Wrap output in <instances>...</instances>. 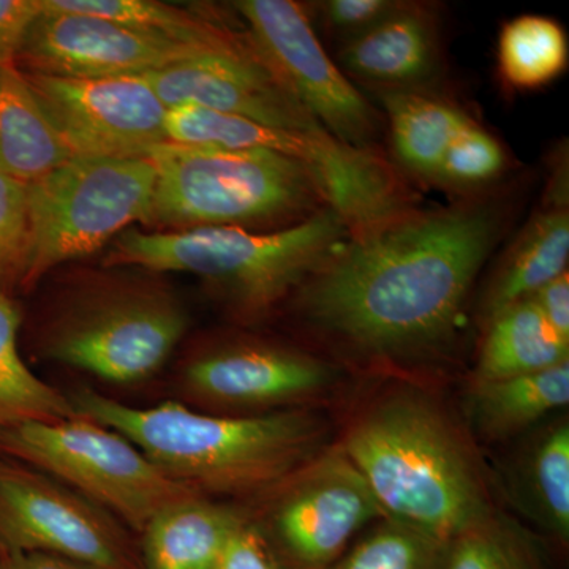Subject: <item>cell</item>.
Wrapping results in <instances>:
<instances>
[{"instance_id": "1", "label": "cell", "mask_w": 569, "mask_h": 569, "mask_svg": "<svg viewBox=\"0 0 569 569\" xmlns=\"http://www.w3.org/2000/svg\"><path fill=\"white\" fill-rule=\"evenodd\" d=\"M511 190L411 208L348 234L291 296L307 329L359 361L448 353L486 261L518 212Z\"/></svg>"}, {"instance_id": "2", "label": "cell", "mask_w": 569, "mask_h": 569, "mask_svg": "<svg viewBox=\"0 0 569 569\" xmlns=\"http://www.w3.org/2000/svg\"><path fill=\"white\" fill-rule=\"evenodd\" d=\"M70 400L78 417L129 438L168 477L203 496L276 489L323 451L328 436L325 419L301 407L236 417L178 402L130 407L91 389Z\"/></svg>"}, {"instance_id": "3", "label": "cell", "mask_w": 569, "mask_h": 569, "mask_svg": "<svg viewBox=\"0 0 569 569\" xmlns=\"http://www.w3.org/2000/svg\"><path fill=\"white\" fill-rule=\"evenodd\" d=\"M340 447L387 518L441 541L496 511L462 430L418 389H397L362 408Z\"/></svg>"}, {"instance_id": "4", "label": "cell", "mask_w": 569, "mask_h": 569, "mask_svg": "<svg viewBox=\"0 0 569 569\" xmlns=\"http://www.w3.org/2000/svg\"><path fill=\"white\" fill-rule=\"evenodd\" d=\"M348 234L332 209L277 231L203 227L142 233L129 228L112 241L104 266L200 277L234 316L260 320L291 299Z\"/></svg>"}, {"instance_id": "5", "label": "cell", "mask_w": 569, "mask_h": 569, "mask_svg": "<svg viewBox=\"0 0 569 569\" xmlns=\"http://www.w3.org/2000/svg\"><path fill=\"white\" fill-rule=\"evenodd\" d=\"M149 157L156 187L148 224L277 231L331 209L312 171L283 153L164 144Z\"/></svg>"}, {"instance_id": "6", "label": "cell", "mask_w": 569, "mask_h": 569, "mask_svg": "<svg viewBox=\"0 0 569 569\" xmlns=\"http://www.w3.org/2000/svg\"><path fill=\"white\" fill-rule=\"evenodd\" d=\"M189 328L168 288L146 280H103L52 313L41 350L61 365L112 383H137L167 362Z\"/></svg>"}, {"instance_id": "7", "label": "cell", "mask_w": 569, "mask_h": 569, "mask_svg": "<svg viewBox=\"0 0 569 569\" xmlns=\"http://www.w3.org/2000/svg\"><path fill=\"white\" fill-rule=\"evenodd\" d=\"M156 164L151 157L74 156L29 183V252L21 284L114 241L133 222L149 223Z\"/></svg>"}, {"instance_id": "8", "label": "cell", "mask_w": 569, "mask_h": 569, "mask_svg": "<svg viewBox=\"0 0 569 569\" xmlns=\"http://www.w3.org/2000/svg\"><path fill=\"white\" fill-rule=\"evenodd\" d=\"M0 449L140 533L162 509L203 496L168 477L129 438L80 417L7 427L0 430Z\"/></svg>"}, {"instance_id": "9", "label": "cell", "mask_w": 569, "mask_h": 569, "mask_svg": "<svg viewBox=\"0 0 569 569\" xmlns=\"http://www.w3.org/2000/svg\"><path fill=\"white\" fill-rule=\"evenodd\" d=\"M234 9L258 50L332 137L353 148H378L383 116L329 58L307 7L293 0H239Z\"/></svg>"}, {"instance_id": "10", "label": "cell", "mask_w": 569, "mask_h": 569, "mask_svg": "<svg viewBox=\"0 0 569 569\" xmlns=\"http://www.w3.org/2000/svg\"><path fill=\"white\" fill-rule=\"evenodd\" d=\"M0 546L92 569H138L118 519L58 479L0 460Z\"/></svg>"}, {"instance_id": "11", "label": "cell", "mask_w": 569, "mask_h": 569, "mask_svg": "<svg viewBox=\"0 0 569 569\" xmlns=\"http://www.w3.org/2000/svg\"><path fill=\"white\" fill-rule=\"evenodd\" d=\"M268 526L299 569H325L358 531L387 518L361 471L337 443L277 486Z\"/></svg>"}, {"instance_id": "12", "label": "cell", "mask_w": 569, "mask_h": 569, "mask_svg": "<svg viewBox=\"0 0 569 569\" xmlns=\"http://www.w3.org/2000/svg\"><path fill=\"white\" fill-rule=\"evenodd\" d=\"M164 107L194 104L287 132L331 134L299 102L249 32L197 58L142 74Z\"/></svg>"}, {"instance_id": "13", "label": "cell", "mask_w": 569, "mask_h": 569, "mask_svg": "<svg viewBox=\"0 0 569 569\" xmlns=\"http://www.w3.org/2000/svg\"><path fill=\"white\" fill-rule=\"evenodd\" d=\"M24 74L73 157H149L168 144V108L142 77Z\"/></svg>"}, {"instance_id": "14", "label": "cell", "mask_w": 569, "mask_h": 569, "mask_svg": "<svg viewBox=\"0 0 569 569\" xmlns=\"http://www.w3.org/2000/svg\"><path fill=\"white\" fill-rule=\"evenodd\" d=\"M336 380V367L316 355L234 340L192 359L183 370L182 391L197 406L246 417L299 408L323 396Z\"/></svg>"}, {"instance_id": "15", "label": "cell", "mask_w": 569, "mask_h": 569, "mask_svg": "<svg viewBox=\"0 0 569 569\" xmlns=\"http://www.w3.org/2000/svg\"><path fill=\"white\" fill-rule=\"evenodd\" d=\"M204 51L209 50L179 44L123 22L47 9L43 3V13L33 22L18 63L24 73L99 80L142 77Z\"/></svg>"}, {"instance_id": "16", "label": "cell", "mask_w": 569, "mask_h": 569, "mask_svg": "<svg viewBox=\"0 0 569 569\" xmlns=\"http://www.w3.org/2000/svg\"><path fill=\"white\" fill-rule=\"evenodd\" d=\"M339 62L378 93L433 91L441 70L437 7L403 2L369 31L340 44Z\"/></svg>"}, {"instance_id": "17", "label": "cell", "mask_w": 569, "mask_h": 569, "mask_svg": "<svg viewBox=\"0 0 569 569\" xmlns=\"http://www.w3.org/2000/svg\"><path fill=\"white\" fill-rule=\"evenodd\" d=\"M568 157L560 152L539 208L501 254L482 291L481 326L507 307L533 298L545 284L568 271Z\"/></svg>"}, {"instance_id": "18", "label": "cell", "mask_w": 569, "mask_h": 569, "mask_svg": "<svg viewBox=\"0 0 569 569\" xmlns=\"http://www.w3.org/2000/svg\"><path fill=\"white\" fill-rule=\"evenodd\" d=\"M71 157L26 74L0 67V167L29 186Z\"/></svg>"}, {"instance_id": "19", "label": "cell", "mask_w": 569, "mask_h": 569, "mask_svg": "<svg viewBox=\"0 0 569 569\" xmlns=\"http://www.w3.org/2000/svg\"><path fill=\"white\" fill-rule=\"evenodd\" d=\"M242 520L204 496L170 505L141 531L146 569H211Z\"/></svg>"}, {"instance_id": "20", "label": "cell", "mask_w": 569, "mask_h": 569, "mask_svg": "<svg viewBox=\"0 0 569 569\" xmlns=\"http://www.w3.org/2000/svg\"><path fill=\"white\" fill-rule=\"evenodd\" d=\"M388 116L395 163L408 179L433 183L449 144L471 116L433 91L380 93Z\"/></svg>"}, {"instance_id": "21", "label": "cell", "mask_w": 569, "mask_h": 569, "mask_svg": "<svg viewBox=\"0 0 569 569\" xmlns=\"http://www.w3.org/2000/svg\"><path fill=\"white\" fill-rule=\"evenodd\" d=\"M569 402V361L541 372L473 381L468 415L485 440H505Z\"/></svg>"}, {"instance_id": "22", "label": "cell", "mask_w": 569, "mask_h": 569, "mask_svg": "<svg viewBox=\"0 0 569 569\" xmlns=\"http://www.w3.org/2000/svg\"><path fill=\"white\" fill-rule=\"evenodd\" d=\"M482 331L473 381L527 376L569 361L568 340L550 328L531 298L501 310Z\"/></svg>"}, {"instance_id": "23", "label": "cell", "mask_w": 569, "mask_h": 569, "mask_svg": "<svg viewBox=\"0 0 569 569\" xmlns=\"http://www.w3.org/2000/svg\"><path fill=\"white\" fill-rule=\"evenodd\" d=\"M21 316L0 288V430L22 422L78 418L69 397L40 380L18 348Z\"/></svg>"}, {"instance_id": "24", "label": "cell", "mask_w": 569, "mask_h": 569, "mask_svg": "<svg viewBox=\"0 0 569 569\" xmlns=\"http://www.w3.org/2000/svg\"><path fill=\"white\" fill-rule=\"evenodd\" d=\"M568 37L560 22L538 14L508 21L498 37V71L516 91H535L567 70Z\"/></svg>"}, {"instance_id": "25", "label": "cell", "mask_w": 569, "mask_h": 569, "mask_svg": "<svg viewBox=\"0 0 569 569\" xmlns=\"http://www.w3.org/2000/svg\"><path fill=\"white\" fill-rule=\"evenodd\" d=\"M52 10L78 11L123 22L179 44L211 50L230 43L233 29L153 0H43Z\"/></svg>"}, {"instance_id": "26", "label": "cell", "mask_w": 569, "mask_h": 569, "mask_svg": "<svg viewBox=\"0 0 569 569\" xmlns=\"http://www.w3.org/2000/svg\"><path fill=\"white\" fill-rule=\"evenodd\" d=\"M522 468L523 497L531 515L556 537H569V425L542 430Z\"/></svg>"}, {"instance_id": "27", "label": "cell", "mask_w": 569, "mask_h": 569, "mask_svg": "<svg viewBox=\"0 0 569 569\" xmlns=\"http://www.w3.org/2000/svg\"><path fill=\"white\" fill-rule=\"evenodd\" d=\"M447 552V541L383 518L325 569H445Z\"/></svg>"}, {"instance_id": "28", "label": "cell", "mask_w": 569, "mask_h": 569, "mask_svg": "<svg viewBox=\"0 0 569 569\" xmlns=\"http://www.w3.org/2000/svg\"><path fill=\"white\" fill-rule=\"evenodd\" d=\"M507 163L500 141L471 118L449 144L433 183L462 194L460 198L488 192Z\"/></svg>"}, {"instance_id": "29", "label": "cell", "mask_w": 569, "mask_h": 569, "mask_svg": "<svg viewBox=\"0 0 569 569\" xmlns=\"http://www.w3.org/2000/svg\"><path fill=\"white\" fill-rule=\"evenodd\" d=\"M445 569H537L526 538L493 511L448 542Z\"/></svg>"}, {"instance_id": "30", "label": "cell", "mask_w": 569, "mask_h": 569, "mask_svg": "<svg viewBox=\"0 0 569 569\" xmlns=\"http://www.w3.org/2000/svg\"><path fill=\"white\" fill-rule=\"evenodd\" d=\"M29 252L28 186L0 167V284L20 279Z\"/></svg>"}, {"instance_id": "31", "label": "cell", "mask_w": 569, "mask_h": 569, "mask_svg": "<svg viewBox=\"0 0 569 569\" xmlns=\"http://www.w3.org/2000/svg\"><path fill=\"white\" fill-rule=\"evenodd\" d=\"M400 3L402 0H326L313 10L321 28L343 44L383 21Z\"/></svg>"}, {"instance_id": "32", "label": "cell", "mask_w": 569, "mask_h": 569, "mask_svg": "<svg viewBox=\"0 0 569 569\" xmlns=\"http://www.w3.org/2000/svg\"><path fill=\"white\" fill-rule=\"evenodd\" d=\"M211 569H280L260 527L242 520Z\"/></svg>"}, {"instance_id": "33", "label": "cell", "mask_w": 569, "mask_h": 569, "mask_svg": "<svg viewBox=\"0 0 569 569\" xmlns=\"http://www.w3.org/2000/svg\"><path fill=\"white\" fill-rule=\"evenodd\" d=\"M41 13V0H0V67H18L22 44Z\"/></svg>"}, {"instance_id": "34", "label": "cell", "mask_w": 569, "mask_h": 569, "mask_svg": "<svg viewBox=\"0 0 569 569\" xmlns=\"http://www.w3.org/2000/svg\"><path fill=\"white\" fill-rule=\"evenodd\" d=\"M535 302L550 328L569 342V274L568 271L545 284L537 295Z\"/></svg>"}, {"instance_id": "35", "label": "cell", "mask_w": 569, "mask_h": 569, "mask_svg": "<svg viewBox=\"0 0 569 569\" xmlns=\"http://www.w3.org/2000/svg\"><path fill=\"white\" fill-rule=\"evenodd\" d=\"M0 569H92L63 557L41 552H7Z\"/></svg>"}]
</instances>
